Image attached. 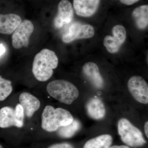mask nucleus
Wrapping results in <instances>:
<instances>
[{"mask_svg": "<svg viewBox=\"0 0 148 148\" xmlns=\"http://www.w3.org/2000/svg\"><path fill=\"white\" fill-rule=\"evenodd\" d=\"M58 60L55 52L44 49L35 56L32 72L36 79L40 82L48 80L52 77L53 70L58 66Z\"/></svg>", "mask_w": 148, "mask_h": 148, "instance_id": "nucleus-1", "label": "nucleus"}, {"mask_svg": "<svg viewBox=\"0 0 148 148\" xmlns=\"http://www.w3.org/2000/svg\"><path fill=\"white\" fill-rule=\"evenodd\" d=\"M41 127L47 132L57 131L60 127L71 124L74 118L71 113L62 108L46 106L41 116Z\"/></svg>", "mask_w": 148, "mask_h": 148, "instance_id": "nucleus-2", "label": "nucleus"}, {"mask_svg": "<svg viewBox=\"0 0 148 148\" xmlns=\"http://www.w3.org/2000/svg\"><path fill=\"white\" fill-rule=\"evenodd\" d=\"M47 91L52 98L66 105L71 104L79 95L74 84L64 80H55L49 83Z\"/></svg>", "mask_w": 148, "mask_h": 148, "instance_id": "nucleus-3", "label": "nucleus"}, {"mask_svg": "<svg viewBox=\"0 0 148 148\" xmlns=\"http://www.w3.org/2000/svg\"><path fill=\"white\" fill-rule=\"evenodd\" d=\"M118 131L122 141L127 145L137 147L144 145L147 143L140 130L126 119L119 120Z\"/></svg>", "mask_w": 148, "mask_h": 148, "instance_id": "nucleus-4", "label": "nucleus"}, {"mask_svg": "<svg viewBox=\"0 0 148 148\" xmlns=\"http://www.w3.org/2000/svg\"><path fill=\"white\" fill-rule=\"evenodd\" d=\"M24 114L22 106L16 105L15 108L5 106L0 109V127L8 128L15 126L23 127L24 125Z\"/></svg>", "mask_w": 148, "mask_h": 148, "instance_id": "nucleus-5", "label": "nucleus"}, {"mask_svg": "<svg viewBox=\"0 0 148 148\" xmlns=\"http://www.w3.org/2000/svg\"><path fill=\"white\" fill-rule=\"evenodd\" d=\"M95 34L94 28L89 24L74 22L62 35V40L65 43L71 42L76 40L90 38Z\"/></svg>", "mask_w": 148, "mask_h": 148, "instance_id": "nucleus-6", "label": "nucleus"}, {"mask_svg": "<svg viewBox=\"0 0 148 148\" xmlns=\"http://www.w3.org/2000/svg\"><path fill=\"white\" fill-rule=\"evenodd\" d=\"M34 30V24L29 20L21 22L13 33L12 39L13 47L19 49L29 46V39Z\"/></svg>", "mask_w": 148, "mask_h": 148, "instance_id": "nucleus-7", "label": "nucleus"}, {"mask_svg": "<svg viewBox=\"0 0 148 148\" xmlns=\"http://www.w3.org/2000/svg\"><path fill=\"white\" fill-rule=\"evenodd\" d=\"M127 87L136 101L142 104L148 103V84L142 77L134 76L130 79Z\"/></svg>", "mask_w": 148, "mask_h": 148, "instance_id": "nucleus-8", "label": "nucleus"}, {"mask_svg": "<svg viewBox=\"0 0 148 148\" xmlns=\"http://www.w3.org/2000/svg\"><path fill=\"white\" fill-rule=\"evenodd\" d=\"M113 36H107L104 38L103 44L109 53H116L119 51L126 38L125 28L121 25H116L112 30Z\"/></svg>", "mask_w": 148, "mask_h": 148, "instance_id": "nucleus-9", "label": "nucleus"}, {"mask_svg": "<svg viewBox=\"0 0 148 148\" xmlns=\"http://www.w3.org/2000/svg\"><path fill=\"white\" fill-rule=\"evenodd\" d=\"M74 10L72 4L68 0H61L58 7V13L54 18L53 24L56 29H61L73 20Z\"/></svg>", "mask_w": 148, "mask_h": 148, "instance_id": "nucleus-10", "label": "nucleus"}, {"mask_svg": "<svg viewBox=\"0 0 148 148\" xmlns=\"http://www.w3.org/2000/svg\"><path fill=\"white\" fill-rule=\"evenodd\" d=\"M100 0H73V8L77 15L82 17L92 16L98 10Z\"/></svg>", "mask_w": 148, "mask_h": 148, "instance_id": "nucleus-11", "label": "nucleus"}, {"mask_svg": "<svg viewBox=\"0 0 148 148\" xmlns=\"http://www.w3.org/2000/svg\"><path fill=\"white\" fill-rule=\"evenodd\" d=\"M19 101L24 110V115L29 118L32 117L40 107L38 99L29 92L21 93L19 96Z\"/></svg>", "mask_w": 148, "mask_h": 148, "instance_id": "nucleus-12", "label": "nucleus"}, {"mask_svg": "<svg viewBox=\"0 0 148 148\" xmlns=\"http://www.w3.org/2000/svg\"><path fill=\"white\" fill-rule=\"evenodd\" d=\"M82 71L85 76L94 87L98 89L103 88L104 80L96 64L93 62H87L84 65Z\"/></svg>", "mask_w": 148, "mask_h": 148, "instance_id": "nucleus-13", "label": "nucleus"}, {"mask_svg": "<svg viewBox=\"0 0 148 148\" xmlns=\"http://www.w3.org/2000/svg\"><path fill=\"white\" fill-rule=\"evenodd\" d=\"M21 22V17L15 14H0V34H11Z\"/></svg>", "mask_w": 148, "mask_h": 148, "instance_id": "nucleus-14", "label": "nucleus"}, {"mask_svg": "<svg viewBox=\"0 0 148 148\" xmlns=\"http://www.w3.org/2000/svg\"><path fill=\"white\" fill-rule=\"evenodd\" d=\"M86 110L88 115L93 119H102L106 115L105 105L103 101L98 98L90 99L86 104Z\"/></svg>", "mask_w": 148, "mask_h": 148, "instance_id": "nucleus-15", "label": "nucleus"}, {"mask_svg": "<svg viewBox=\"0 0 148 148\" xmlns=\"http://www.w3.org/2000/svg\"><path fill=\"white\" fill-rule=\"evenodd\" d=\"M132 16L138 29H146L148 24V5H142L136 8L132 11Z\"/></svg>", "mask_w": 148, "mask_h": 148, "instance_id": "nucleus-16", "label": "nucleus"}, {"mask_svg": "<svg viewBox=\"0 0 148 148\" xmlns=\"http://www.w3.org/2000/svg\"><path fill=\"white\" fill-rule=\"evenodd\" d=\"M113 139L110 135L105 134L88 140L83 148H109L112 143Z\"/></svg>", "mask_w": 148, "mask_h": 148, "instance_id": "nucleus-17", "label": "nucleus"}, {"mask_svg": "<svg viewBox=\"0 0 148 148\" xmlns=\"http://www.w3.org/2000/svg\"><path fill=\"white\" fill-rule=\"evenodd\" d=\"M80 123L76 119H74L71 124L62 126L58 130V134L61 138H71L80 128Z\"/></svg>", "mask_w": 148, "mask_h": 148, "instance_id": "nucleus-18", "label": "nucleus"}, {"mask_svg": "<svg viewBox=\"0 0 148 148\" xmlns=\"http://www.w3.org/2000/svg\"><path fill=\"white\" fill-rule=\"evenodd\" d=\"M13 90L12 82L0 76V101H5Z\"/></svg>", "mask_w": 148, "mask_h": 148, "instance_id": "nucleus-19", "label": "nucleus"}, {"mask_svg": "<svg viewBox=\"0 0 148 148\" xmlns=\"http://www.w3.org/2000/svg\"><path fill=\"white\" fill-rule=\"evenodd\" d=\"M47 148H74L73 146L66 143H56L47 147Z\"/></svg>", "mask_w": 148, "mask_h": 148, "instance_id": "nucleus-20", "label": "nucleus"}, {"mask_svg": "<svg viewBox=\"0 0 148 148\" xmlns=\"http://www.w3.org/2000/svg\"><path fill=\"white\" fill-rule=\"evenodd\" d=\"M139 1L140 0H120L122 3L127 5H131Z\"/></svg>", "mask_w": 148, "mask_h": 148, "instance_id": "nucleus-21", "label": "nucleus"}, {"mask_svg": "<svg viewBox=\"0 0 148 148\" xmlns=\"http://www.w3.org/2000/svg\"><path fill=\"white\" fill-rule=\"evenodd\" d=\"M5 48L3 44H0V57L5 52Z\"/></svg>", "mask_w": 148, "mask_h": 148, "instance_id": "nucleus-22", "label": "nucleus"}, {"mask_svg": "<svg viewBox=\"0 0 148 148\" xmlns=\"http://www.w3.org/2000/svg\"><path fill=\"white\" fill-rule=\"evenodd\" d=\"M148 122L147 121L145 123L144 126V129H145V133L147 138H148Z\"/></svg>", "mask_w": 148, "mask_h": 148, "instance_id": "nucleus-23", "label": "nucleus"}, {"mask_svg": "<svg viewBox=\"0 0 148 148\" xmlns=\"http://www.w3.org/2000/svg\"><path fill=\"white\" fill-rule=\"evenodd\" d=\"M109 148H130L127 146L121 145V146H113L110 147Z\"/></svg>", "mask_w": 148, "mask_h": 148, "instance_id": "nucleus-24", "label": "nucleus"}, {"mask_svg": "<svg viewBox=\"0 0 148 148\" xmlns=\"http://www.w3.org/2000/svg\"><path fill=\"white\" fill-rule=\"evenodd\" d=\"M0 148H4L3 147V146L1 144H0Z\"/></svg>", "mask_w": 148, "mask_h": 148, "instance_id": "nucleus-25", "label": "nucleus"}]
</instances>
